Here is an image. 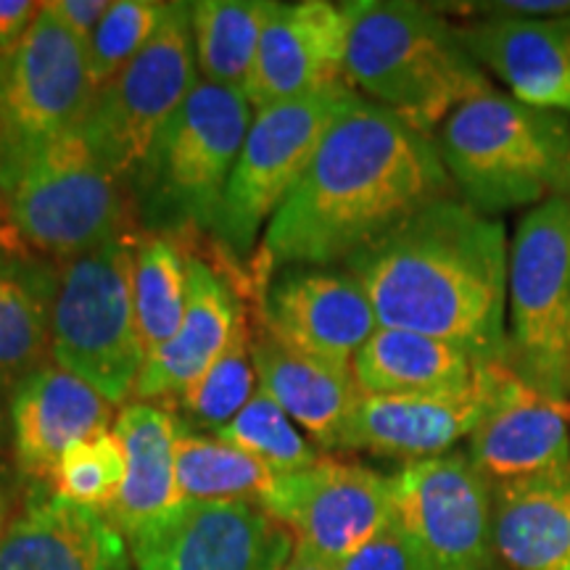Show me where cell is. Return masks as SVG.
<instances>
[{
  "instance_id": "d590c367",
  "label": "cell",
  "mask_w": 570,
  "mask_h": 570,
  "mask_svg": "<svg viewBox=\"0 0 570 570\" xmlns=\"http://www.w3.org/2000/svg\"><path fill=\"white\" fill-rule=\"evenodd\" d=\"M441 13L483 19H554L570 13V0H497V3H449L436 6Z\"/></svg>"
},
{
  "instance_id": "4316f807",
  "label": "cell",
  "mask_w": 570,
  "mask_h": 570,
  "mask_svg": "<svg viewBox=\"0 0 570 570\" xmlns=\"http://www.w3.org/2000/svg\"><path fill=\"white\" fill-rule=\"evenodd\" d=\"M273 0H198L190 3L196 67L204 82L244 90L252 77Z\"/></svg>"
},
{
  "instance_id": "8fae6325",
  "label": "cell",
  "mask_w": 570,
  "mask_h": 570,
  "mask_svg": "<svg viewBox=\"0 0 570 570\" xmlns=\"http://www.w3.org/2000/svg\"><path fill=\"white\" fill-rule=\"evenodd\" d=\"M354 98V90L338 82L256 111L219 212L217 233L225 244L238 252L254 244L262 223L275 217Z\"/></svg>"
},
{
  "instance_id": "d6986e66",
  "label": "cell",
  "mask_w": 570,
  "mask_h": 570,
  "mask_svg": "<svg viewBox=\"0 0 570 570\" xmlns=\"http://www.w3.org/2000/svg\"><path fill=\"white\" fill-rule=\"evenodd\" d=\"M0 570H132V554L104 512L38 491L0 533Z\"/></svg>"
},
{
  "instance_id": "f1b7e54d",
  "label": "cell",
  "mask_w": 570,
  "mask_h": 570,
  "mask_svg": "<svg viewBox=\"0 0 570 570\" xmlns=\"http://www.w3.org/2000/svg\"><path fill=\"white\" fill-rule=\"evenodd\" d=\"M132 302L146 354L167 344L188 306V256L173 235H140L132 252Z\"/></svg>"
},
{
  "instance_id": "2e32d148",
  "label": "cell",
  "mask_w": 570,
  "mask_h": 570,
  "mask_svg": "<svg viewBox=\"0 0 570 570\" xmlns=\"http://www.w3.org/2000/svg\"><path fill=\"white\" fill-rule=\"evenodd\" d=\"M262 325L285 346L352 367L377 331L373 304L348 269L288 267L262 302Z\"/></svg>"
},
{
  "instance_id": "b9f144b4",
  "label": "cell",
  "mask_w": 570,
  "mask_h": 570,
  "mask_svg": "<svg viewBox=\"0 0 570 570\" xmlns=\"http://www.w3.org/2000/svg\"><path fill=\"white\" fill-rule=\"evenodd\" d=\"M0 206H3V196H0Z\"/></svg>"
},
{
  "instance_id": "8d00e7d4",
  "label": "cell",
  "mask_w": 570,
  "mask_h": 570,
  "mask_svg": "<svg viewBox=\"0 0 570 570\" xmlns=\"http://www.w3.org/2000/svg\"><path fill=\"white\" fill-rule=\"evenodd\" d=\"M42 9L51 13L71 38L88 46V40L98 30L111 3L109 0H48V3H42Z\"/></svg>"
},
{
  "instance_id": "7402d4cb",
  "label": "cell",
  "mask_w": 570,
  "mask_h": 570,
  "mask_svg": "<svg viewBox=\"0 0 570 570\" xmlns=\"http://www.w3.org/2000/svg\"><path fill=\"white\" fill-rule=\"evenodd\" d=\"M246 312L233 285L214 273L204 259H188V306L183 323L167 344L146 356L135 383V402L167 404L198 381L230 344Z\"/></svg>"
},
{
  "instance_id": "cb8c5ba5",
  "label": "cell",
  "mask_w": 570,
  "mask_h": 570,
  "mask_svg": "<svg viewBox=\"0 0 570 570\" xmlns=\"http://www.w3.org/2000/svg\"><path fill=\"white\" fill-rule=\"evenodd\" d=\"M114 433L122 441L127 470L106 518L130 539L180 504L175 468L180 420L164 404L127 402L114 420Z\"/></svg>"
},
{
  "instance_id": "44dd1931",
  "label": "cell",
  "mask_w": 570,
  "mask_h": 570,
  "mask_svg": "<svg viewBox=\"0 0 570 570\" xmlns=\"http://www.w3.org/2000/svg\"><path fill=\"white\" fill-rule=\"evenodd\" d=\"M468 51L518 101L570 114V13L554 19H483L460 27Z\"/></svg>"
},
{
  "instance_id": "74e56055",
  "label": "cell",
  "mask_w": 570,
  "mask_h": 570,
  "mask_svg": "<svg viewBox=\"0 0 570 570\" xmlns=\"http://www.w3.org/2000/svg\"><path fill=\"white\" fill-rule=\"evenodd\" d=\"M38 13L40 3L32 0H0V53L30 30Z\"/></svg>"
},
{
  "instance_id": "ba28073f",
  "label": "cell",
  "mask_w": 570,
  "mask_h": 570,
  "mask_svg": "<svg viewBox=\"0 0 570 570\" xmlns=\"http://www.w3.org/2000/svg\"><path fill=\"white\" fill-rule=\"evenodd\" d=\"M244 90L198 82L175 111L140 169L151 204L180 223L217 230L227 185L252 130Z\"/></svg>"
},
{
  "instance_id": "836d02e7",
  "label": "cell",
  "mask_w": 570,
  "mask_h": 570,
  "mask_svg": "<svg viewBox=\"0 0 570 570\" xmlns=\"http://www.w3.org/2000/svg\"><path fill=\"white\" fill-rule=\"evenodd\" d=\"M125 470L122 441L111 428L67 449L51 479V491L71 504L106 515L122 487Z\"/></svg>"
},
{
  "instance_id": "e0dca14e",
  "label": "cell",
  "mask_w": 570,
  "mask_h": 570,
  "mask_svg": "<svg viewBox=\"0 0 570 570\" xmlns=\"http://www.w3.org/2000/svg\"><path fill=\"white\" fill-rule=\"evenodd\" d=\"M348 17L325 0L277 3L244 96L254 111L344 82Z\"/></svg>"
},
{
  "instance_id": "9c48e42d",
  "label": "cell",
  "mask_w": 570,
  "mask_h": 570,
  "mask_svg": "<svg viewBox=\"0 0 570 570\" xmlns=\"http://www.w3.org/2000/svg\"><path fill=\"white\" fill-rule=\"evenodd\" d=\"M198 82L190 3H169L146 51L96 92L82 122L85 138L119 180L130 183Z\"/></svg>"
},
{
  "instance_id": "6da1fadb",
  "label": "cell",
  "mask_w": 570,
  "mask_h": 570,
  "mask_svg": "<svg viewBox=\"0 0 570 570\" xmlns=\"http://www.w3.org/2000/svg\"><path fill=\"white\" fill-rule=\"evenodd\" d=\"M452 196L436 140L356 96L269 219L265 252L288 267H331Z\"/></svg>"
},
{
  "instance_id": "603a6c76",
  "label": "cell",
  "mask_w": 570,
  "mask_h": 570,
  "mask_svg": "<svg viewBox=\"0 0 570 570\" xmlns=\"http://www.w3.org/2000/svg\"><path fill=\"white\" fill-rule=\"evenodd\" d=\"M252 325L259 389L320 446L338 449L362 391L352 367L285 346L265 325Z\"/></svg>"
},
{
  "instance_id": "60d3db41",
  "label": "cell",
  "mask_w": 570,
  "mask_h": 570,
  "mask_svg": "<svg viewBox=\"0 0 570 570\" xmlns=\"http://www.w3.org/2000/svg\"><path fill=\"white\" fill-rule=\"evenodd\" d=\"M3 394H6V389H0V436H3V425H6V410H3Z\"/></svg>"
},
{
  "instance_id": "ab89813d",
  "label": "cell",
  "mask_w": 570,
  "mask_h": 570,
  "mask_svg": "<svg viewBox=\"0 0 570 570\" xmlns=\"http://www.w3.org/2000/svg\"><path fill=\"white\" fill-rule=\"evenodd\" d=\"M11 520V508H9V497H6V491L0 489V533L6 531V525H9Z\"/></svg>"
},
{
  "instance_id": "484cf974",
  "label": "cell",
  "mask_w": 570,
  "mask_h": 570,
  "mask_svg": "<svg viewBox=\"0 0 570 570\" xmlns=\"http://www.w3.org/2000/svg\"><path fill=\"white\" fill-rule=\"evenodd\" d=\"M352 370L362 394L431 396L473 386L479 362L446 341L377 327L356 352Z\"/></svg>"
},
{
  "instance_id": "1f68e13d",
  "label": "cell",
  "mask_w": 570,
  "mask_h": 570,
  "mask_svg": "<svg viewBox=\"0 0 570 570\" xmlns=\"http://www.w3.org/2000/svg\"><path fill=\"white\" fill-rule=\"evenodd\" d=\"M217 439L244 449L275 475L298 473L320 460L315 446L296 431L291 417L262 389L223 431H217Z\"/></svg>"
},
{
  "instance_id": "5b68a950",
  "label": "cell",
  "mask_w": 570,
  "mask_h": 570,
  "mask_svg": "<svg viewBox=\"0 0 570 570\" xmlns=\"http://www.w3.org/2000/svg\"><path fill=\"white\" fill-rule=\"evenodd\" d=\"M11 227L35 252L75 259L132 230L127 183L92 151L82 125L42 142L0 177Z\"/></svg>"
},
{
  "instance_id": "7a4b0ae2",
  "label": "cell",
  "mask_w": 570,
  "mask_h": 570,
  "mask_svg": "<svg viewBox=\"0 0 570 570\" xmlns=\"http://www.w3.org/2000/svg\"><path fill=\"white\" fill-rule=\"evenodd\" d=\"M344 269L362 285L381 327L446 341L479 365L508 356V235L460 198L412 214Z\"/></svg>"
},
{
  "instance_id": "52a82bcc",
  "label": "cell",
  "mask_w": 570,
  "mask_h": 570,
  "mask_svg": "<svg viewBox=\"0 0 570 570\" xmlns=\"http://www.w3.org/2000/svg\"><path fill=\"white\" fill-rule=\"evenodd\" d=\"M508 356L529 386L554 399L570 389V196L533 206L510 244Z\"/></svg>"
},
{
  "instance_id": "30bf717a",
  "label": "cell",
  "mask_w": 570,
  "mask_h": 570,
  "mask_svg": "<svg viewBox=\"0 0 570 570\" xmlns=\"http://www.w3.org/2000/svg\"><path fill=\"white\" fill-rule=\"evenodd\" d=\"M92 98L88 51L40 3L30 30L0 53V177L80 127Z\"/></svg>"
},
{
  "instance_id": "7c38bea8",
  "label": "cell",
  "mask_w": 570,
  "mask_h": 570,
  "mask_svg": "<svg viewBox=\"0 0 570 570\" xmlns=\"http://www.w3.org/2000/svg\"><path fill=\"white\" fill-rule=\"evenodd\" d=\"M394 523L431 570H497L494 489L468 454L407 462L391 475Z\"/></svg>"
},
{
  "instance_id": "3957f363",
  "label": "cell",
  "mask_w": 570,
  "mask_h": 570,
  "mask_svg": "<svg viewBox=\"0 0 570 570\" xmlns=\"http://www.w3.org/2000/svg\"><path fill=\"white\" fill-rule=\"evenodd\" d=\"M348 17L346 80L383 109L431 135L458 106L491 90L475 61L436 6L410 0L344 3Z\"/></svg>"
},
{
  "instance_id": "83f0119b",
  "label": "cell",
  "mask_w": 570,
  "mask_h": 570,
  "mask_svg": "<svg viewBox=\"0 0 570 570\" xmlns=\"http://www.w3.org/2000/svg\"><path fill=\"white\" fill-rule=\"evenodd\" d=\"M180 502H248L267 508L277 475L244 449L183 431L175 449Z\"/></svg>"
},
{
  "instance_id": "f35d334b",
  "label": "cell",
  "mask_w": 570,
  "mask_h": 570,
  "mask_svg": "<svg viewBox=\"0 0 570 570\" xmlns=\"http://www.w3.org/2000/svg\"><path fill=\"white\" fill-rule=\"evenodd\" d=\"M285 570H333L327 562H323L317 558V554H312L309 550H304V547H294V554H291L288 566Z\"/></svg>"
},
{
  "instance_id": "ac0fdd59",
  "label": "cell",
  "mask_w": 570,
  "mask_h": 570,
  "mask_svg": "<svg viewBox=\"0 0 570 570\" xmlns=\"http://www.w3.org/2000/svg\"><path fill=\"white\" fill-rule=\"evenodd\" d=\"M13 458L27 479L51 483L69 446L111 431L114 404L56 362L35 370L9 399Z\"/></svg>"
},
{
  "instance_id": "f546056e",
  "label": "cell",
  "mask_w": 570,
  "mask_h": 570,
  "mask_svg": "<svg viewBox=\"0 0 570 570\" xmlns=\"http://www.w3.org/2000/svg\"><path fill=\"white\" fill-rule=\"evenodd\" d=\"M256 391H259V381H256L252 356V325L244 317L214 365L188 389L169 399L164 407L180 423L185 420L190 428L217 433L252 402ZM190 428H183V431H190Z\"/></svg>"
},
{
  "instance_id": "4dcf8cb0",
  "label": "cell",
  "mask_w": 570,
  "mask_h": 570,
  "mask_svg": "<svg viewBox=\"0 0 570 570\" xmlns=\"http://www.w3.org/2000/svg\"><path fill=\"white\" fill-rule=\"evenodd\" d=\"M48 356L51 298L30 275L0 269V389H17Z\"/></svg>"
},
{
  "instance_id": "7bdbcfd3",
  "label": "cell",
  "mask_w": 570,
  "mask_h": 570,
  "mask_svg": "<svg viewBox=\"0 0 570 570\" xmlns=\"http://www.w3.org/2000/svg\"><path fill=\"white\" fill-rule=\"evenodd\" d=\"M568 402H570V389H568Z\"/></svg>"
},
{
  "instance_id": "d4e9b609",
  "label": "cell",
  "mask_w": 570,
  "mask_h": 570,
  "mask_svg": "<svg viewBox=\"0 0 570 570\" xmlns=\"http://www.w3.org/2000/svg\"><path fill=\"white\" fill-rule=\"evenodd\" d=\"M491 489L499 568L570 570V470Z\"/></svg>"
},
{
  "instance_id": "8992f818",
  "label": "cell",
  "mask_w": 570,
  "mask_h": 570,
  "mask_svg": "<svg viewBox=\"0 0 570 570\" xmlns=\"http://www.w3.org/2000/svg\"><path fill=\"white\" fill-rule=\"evenodd\" d=\"M63 262L51 296V356L117 407L135 394L146 346L132 302L135 240Z\"/></svg>"
},
{
  "instance_id": "277c9868",
  "label": "cell",
  "mask_w": 570,
  "mask_h": 570,
  "mask_svg": "<svg viewBox=\"0 0 570 570\" xmlns=\"http://www.w3.org/2000/svg\"><path fill=\"white\" fill-rule=\"evenodd\" d=\"M436 146L449 180L487 217L570 196V114L491 88L449 114Z\"/></svg>"
},
{
  "instance_id": "9a60e30c",
  "label": "cell",
  "mask_w": 570,
  "mask_h": 570,
  "mask_svg": "<svg viewBox=\"0 0 570 570\" xmlns=\"http://www.w3.org/2000/svg\"><path fill=\"white\" fill-rule=\"evenodd\" d=\"M487 407L468 460L491 487L570 470V402L537 391L508 362H489Z\"/></svg>"
},
{
  "instance_id": "4fadbf2b",
  "label": "cell",
  "mask_w": 570,
  "mask_h": 570,
  "mask_svg": "<svg viewBox=\"0 0 570 570\" xmlns=\"http://www.w3.org/2000/svg\"><path fill=\"white\" fill-rule=\"evenodd\" d=\"M132 570H285L294 533L248 502H180L127 539Z\"/></svg>"
},
{
  "instance_id": "d6a6232c",
  "label": "cell",
  "mask_w": 570,
  "mask_h": 570,
  "mask_svg": "<svg viewBox=\"0 0 570 570\" xmlns=\"http://www.w3.org/2000/svg\"><path fill=\"white\" fill-rule=\"evenodd\" d=\"M169 13V3L159 0H117L98 30L85 46L88 51V71L92 90H101L130 63L135 56L148 48V42L161 30Z\"/></svg>"
},
{
  "instance_id": "ffe728a7",
  "label": "cell",
  "mask_w": 570,
  "mask_h": 570,
  "mask_svg": "<svg viewBox=\"0 0 570 570\" xmlns=\"http://www.w3.org/2000/svg\"><path fill=\"white\" fill-rule=\"evenodd\" d=\"M487 407V377L479 365L473 386L454 394L370 396L362 394L338 449L396 460H431L468 439Z\"/></svg>"
},
{
  "instance_id": "e575fe53",
  "label": "cell",
  "mask_w": 570,
  "mask_h": 570,
  "mask_svg": "<svg viewBox=\"0 0 570 570\" xmlns=\"http://www.w3.org/2000/svg\"><path fill=\"white\" fill-rule=\"evenodd\" d=\"M333 570H431L425 560L420 558L415 544L404 537V531L396 523H391L386 531L377 533L373 541H367L362 550L348 554Z\"/></svg>"
},
{
  "instance_id": "5bb4252c",
  "label": "cell",
  "mask_w": 570,
  "mask_h": 570,
  "mask_svg": "<svg viewBox=\"0 0 570 570\" xmlns=\"http://www.w3.org/2000/svg\"><path fill=\"white\" fill-rule=\"evenodd\" d=\"M265 510L294 533L298 547L331 568L394 523L391 479L336 458L277 475Z\"/></svg>"
}]
</instances>
